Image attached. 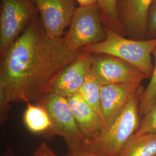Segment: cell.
<instances>
[{
  "instance_id": "5b68a950",
  "label": "cell",
  "mask_w": 156,
  "mask_h": 156,
  "mask_svg": "<svg viewBox=\"0 0 156 156\" xmlns=\"http://www.w3.org/2000/svg\"><path fill=\"white\" fill-rule=\"evenodd\" d=\"M106 36L105 30L101 26L99 7L95 4L76 9L64 38L73 48L81 50L102 42Z\"/></svg>"
},
{
  "instance_id": "44dd1931",
  "label": "cell",
  "mask_w": 156,
  "mask_h": 156,
  "mask_svg": "<svg viewBox=\"0 0 156 156\" xmlns=\"http://www.w3.org/2000/svg\"><path fill=\"white\" fill-rule=\"evenodd\" d=\"M70 156H105L99 151H97L94 147L90 149L89 150L85 151L81 153L76 155H70Z\"/></svg>"
},
{
  "instance_id": "ba28073f",
  "label": "cell",
  "mask_w": 156,
  "mask_h": 156,
  "mask_svg": "<svg viewBox=\"0 0 156 156\" xmlns=\"http://www.w3.org/2000/svg\"><path fill=\"white\" fill-rule=\"evenodd\" d=\"M39 11L45 31L52 37H62L70 25L76 10L73 0H31Z\"/></svg>"
},
{
  "instance_id": "e0dca14e",
  "label": "cell",
  "mask_w": 156,
  "mask_h": 156,
  "mask_svg": "<svg viewBox=\"0 0 156 156\" xmlns=\"http://www.w3.org/2000/svg\"><path fill=\"white\" fill-rule=\"evenodd\" d=\"M97 4L107 23L114 28L115 31L119 30L120 23L118 16L117 0H98Z\"/></svg>"
},
{
  "instance_id": "d6986e66",
  "label": "cell",
  "mask_w": 156,
  "mask_h": 156,
  "mask_svg": "<svg viewBox=\"0 0 156 156\" xmlns=\"http://www.w3.org/2000/svg\"><path fill=\"white\" fill-rule=\"evenodd\" d=\"M147 29L154 38H156V0L151 5L147 20Z\"/></svg>"
},
{
  "instance_id": "ffe728a7",
  "label": "cell",
  "mask_w": 156,
  "mask_h": 156,
  "mask_svg": "<svg viewBox=\"0 0 156 156\" xmlns=\"http://www.w3.org/2000/svg\"><path fill=\"white\" fill-rule=\"evenodd\" d=\"M32 156H58L51 149L50 147L45 142H43L38 147L34 152Z\"/></svg>"
},
{
  "instance_id": "5bb4252c",
  "label": "cell",
  "mask_w": 156,
  "mask_h": 156,
  "mask_svg": "<svg viewBox=\"0 0 156 156\" xmlns=\"http://www.w3.org/2000/svg\"><path fill=\"white\" fill-rule=\"evenodd\" d=\"M116 156H156V133L134 135Z\"/></svg>"
},
{
  "instance_id": "603a6c76",
  "label": "cell",
  "mask_w": 156,
  "mask_h": 156,
  "mask_svg": "<svg viewBox=\"0 0 156 156\" xmlns=\"http://www.w3.org/2000/svg\"><path fill=\"white\" fill-rule=\"evenodd\" d=\"M1 156H16V155L11 148L10 147H8L4 153L1 154Z\"/></svg>"
},
{
  "instance_id": "2e32d148",
  "label": "cell",
  "mask_w": 156,
  "mask_h": 156,
  "mask_svg": "<svg viewBox=\"0 0 156 156\" xmlns=\"http://www.w3.org/2000/svg\"><path fill=\"white\" fill-rule=\"evenodd\" d=\"M154 57V66L151 76V80L144 91L140 93L139 111L140 114L145 115L156 100V49L153 52Z\"/></svg>"
},
{
  "instance_id": "9a60e30c",
  "label": "cell",
  "mask_w": 156,
  "mask_h": 156,
  "mask_svg": "<svg viewBox=\"0 0 156 156\" xmlns=\"http://www.w3.org/2000/svg\"><path fill=\"white\" fill-rule=\"evenodd\" d=\"M101 86L90 72L78 92L90 106L102 117L101 108Z\"/></svg>"
},
{
  "instance_id": "52a82bcc",
  "label": "cell",
  "mask_w": 156,
  "mask_h": 156,
  "mask_svg": "<svg viewBox=\"0 0 156 156\" xmlns=\"http://www.w3.org/2000/svg\"><path fill=\"white\" fill-rule=\"evenodd\" d=\"M90 73L101 86L141 83L147 76L140 69L116 57L92 54Z\"/></svg>"
},
{
  "instance_id": "9c48e42d",
  "label": "cell",
  "mask_w": 156,
  "mask_h": 156,
  "mask_svg": "<svg viewBox=\"0 0 156 156\" xmlns=\"http://www.w3.org/2000/svg\"><path fill=\"white\" fill-rule=\"evenodd\" d=\"M91 60L92 54L81 50L58 76L51 93L68 98L78 92L90 72Z\"/></svg>"
},
{
  "instance_id": "7a4b0ae2",
  "label": "cell",
  "mask_w": 156,
  "mask_h": 156,
  "mask_svg": "<svg viewBox=\"0 0 156 156\" xmlns=\"http://www.w3.org/2000/svg\"><path fill=\"white\" fill-rule=\"evenodd\" d=\"M105 30V39L81 50L91 54L116 57L140 69L147 78L151 77L154 67L151 56L156 49V38L147 40L128 39L111 28Z\"/></svg>"
},
{
  "instance_id": "3957f363",
  "label": "cell",
  "mask_w": 156,
  "mask_h": 156,
  "mask_svg": "<svg viewBox=\"0 0 156 156\" xmlns=\"http://www.w3.org/2000/svg\"><path fill=\"white\" fill-rule=\"evenodd\" d=\"M140 91L128 102L115 119L93 142L105 156H116L134 136L140 124Z\"/></svg>"
},
{
  "instance_id": "4fadbf2b",
  "label": "cell",
  "mask_w": 156,
  "mask_h": 156,
  "mask_svg": "<svg viewBox=\"0 0 156 156\" xmlns=\"http://www.w3.org/2000/svg\"><path fill=\"white\" fill-rule=\"evenodd\" d=\"M23 122L31 133L53 136V126L50 116L45 108L39 104H27Z\"/></svg>"
},
{
  "instance_id": "277c9868",
  "label": "cell",
  "mask_w": 156,
  "mask_h": 156,
  "mask_svg": "<svg viewBox=\"0 0 156 156\" xmlns=\"http://www.w3.org/2000/svg\"><path fill=\"white\" fill-rule=\"evenodd\" d=\"M36 104L48 112L53 126V136L63 138L71 155L78 154L93 147L78 127L67 98L50 93Z\"/></svg>"
},
{
  "instance_id": "6da1fadb",
  "label": "cell",
  "mask_w": 156,
  "mask_h": 156,
  "mask_svg": "<svg viewBox=\"0 0 156 156\" xmlns=\"http://www.w3.org/2000/svg\"><path fill=\"white\" fill-rule=\"evenodd\" d=\"M64 37H52L32 20L12 44L0 66V122L11 104L38 102L51 93L56 79L78 56Z\"/></svg>"
},
{
  "instance_id": "8992f818",
  "label": "cell",
  "mask_w": 156,
  "mask_h": 156,
  "mask_svg": "<svg viewBox=\"0 0 156 156\" xmlns=\"http://www.w3.org/2000/svg\"><path fill=\"white\" fill-rule=\"evenodd\" d=\"M33 3L31 0H1V59L30 22L34 13Z\"/></svg>"
},
{
  "instance_id": "7402d4cb",
  "label": "cell",
  "mask_w": 156,
  "mask_h": 156,
  "mask_svg": "<svg viewBox=\"0 0 156 156\" xmlns=\"http://www.w3.org/2000/svg\"><path fill=\"white\" fill-rule=\"evenodd\" d=\"M79 4L80 6H88L97 4L98 0H75Z\"/></svg>"
},
{
  "instance_id": "ac0fdd59",
  "label": "cell",
  "mask_w": 156,
  "mask_h": 156,
  "mask_svg": "<svg viewBox=\"0 0 156 156\" xmlns=\"http://www.w3.org/2000/svg\"><path fill=\"white\" fill-rule=\"evenodd\" d=\"M154 133H156V100L149 111L144 115V117L134 135L139 136Z\"/></svg>"
},
{
  "instance_id": "30bf717a",
  "label": "cell",
  "mask_w": 156,
  "mask_h": 156,
  "mask_svg": "<svg viewBox=\"0 0 156 156\" xmlns=\"http://www.w3.org/2000/svg\"><path fill=\"white\" fill-rule=\"evenodd\" d=\"M141 83L113 84L101 86V108L105 126H108L128 102L140 91Z\"/></svg>"
},
{
  "instance_id": "7c38bea8",
  "label": "cell",
  "mask_w": 156,
  "mask_h": 156,
  "mask_svg": "<svg viewBox=\"0 0 156 156\" xmlns=\"http://www.w3.org/2000/svg\"><path fill=\"white\" fill-rule=\"evenodd\" d=\"M154 1L122 0L124 22L131 33L141 35L146 31L149 12Z\"/></svg>"
},
{
  "instance_id": "8fae6325",
  "label": "cell",
  "mask_w": 156,
  "mask_h": 156,
  "mask_svg": "<svg viewBox=\"0 0 156 156\" xmlns=\"http://www.w3.org/2000/svg\"><path fill=\"white\" fill-rule=\"evenodd\" d=\"M67 100L78 127L92 145L106 128L102 118L84 101L79 92L68 97Z\"/></svg>"
}]
</instances>
